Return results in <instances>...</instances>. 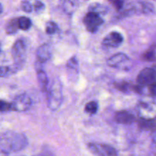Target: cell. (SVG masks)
Here are the masks:
<instances>
[{"label": "cell", "instance_id": "obj_1", "mask_svg": "<svg viewBox=\"0 0 156 156\" xmlns=\"http://www.w3.org/2000/svg\"><path fill=\"white\" fill-rule=\"evenodd\" d=\"M27 145V138L20 133L7 132L0 137V152L5 154L22 150Z\"/></svg>", "mask_w": 156, "mask_h": 156}, {"label": "cell", "instance_id": "obj_2", "mask_svg": "<svg viewBox=\"0 0 156 156\" xmlns=\"http://www.w3.org/2000/svg\"><path fill=\"white\" fill-rule=\"evenodd\" d=\"M47 93V105L49 108L53 111H56L62 105L63 99L62 85L59 79H55L53 81L50 86L49 87Z\"/></svg>", "mask_w": 156, "mask_h": 156}, {"label": "cell", "instance_id": "obj_3", "mask_svg": "<svg viewBox=\"0 0 156 156\" xmlns=\"http://www.w3.org/2000/svg\"><path fill=\"white\" fill-rule=\"evenodd\" d=\"M108 65L117 69L129 71L132 69L133 63L127 55L123 53H118L108 59Z\"/></svg>", "mask_w": 156, "mask_h": 156}, {"label": "cell", "instance_id": "obj_4", "mask_svg": "<svg viewBox=\"0 0 156 156\" xmlns=\"http://www.w3.org/2000/svg\"><path fill=\"white\" fill-rule=\"evenodd\" d=\"M83 23L88 31L91 33H95L99 27L103 24L104 20L99 14L88 12L84 17Z\"/></svg>", "mask_w": 156, "mask_h": 156}, {"label": "cell", "instance_id": "obj_5", "mask_svg": "<svg viewBox=\"0 0 156 156\" xmlns=\"http://www.w3.org/2000/svg\"><path fill=\"white\" fill-rule=\"evenodd\" d=\"M139 85L149 87L156 84V70L153 68H145L140 72L136 78Z\"/></svg>", "mask_w": 156, "mask_h": 156}, {"label": "cell", "instance_id": "obj_6", "mask_svg": "<svg viewBox=\"0 0 156 156\" xmlns=\"http://www.w3.org/2000/svg\"><path fill=\"white\" fill-rule=\"evenodd\" d=\"M88 149L97 156H118L117 152L114 147L103 143H89Z\"/></svg>", "mask_w": 156, "mask_h": 156}, {"label": "cell", "instance_id": "obj_7", "mask_svg": "<svg viewBox=\"0 0 156 156\" xmlns=\"http://www.w3.org/2000/svg\"><path fill=\"white\" fill-rule=\"evenodd\" d=\"M32 104L31 98L27 94H21L17 96L12 102V111L23 112L30 108Z\"/></svg>", "mask_w": 156, "mask_h": 156}, {"label": "cell", "instance_id": "obj_8", "mask_svg": "<svg viewBox=\"0 0 156 156\" xmlns=\"http://www.w3.org/2000/svg\"><path fill=\"white\" fill-rule=\"evenodd\" d=\"M26 50H27V45L26 42L23 39L18 40L14 44L12 48V57L17 64L23 62L26 54Z\"/></svg>", "mask_w": 156, "mask_h": 156}, {"label": "cell", "instance_id": "obj_9", "mask_svg": "<svg viewBox=\"0 0 156 156\" xmlns=\"http://www.w3.org/2000/svg\"><path fill=\"white\" fill-rule=\"evenodd\" d=\"M123 42V37L117 31H112L108 34L102 41V44L106 47L117 48Z\"/></svg>", "mask_w": 156, "mask_h": 156}, {"label": "cell", "instance_id": "obj_10", "mask_svg": "<svg viewBox=\"0 0 156 156\" xmlns=\"http://www.w3.org/2000/svg\"><path fill=\"white\" fill-rule=\"evenodd\" d=\"M139 111L141 114L142 118L155 119L156 117V104L155 102H143L140 105Z\"/></svg>", "mask_w": 156, "mask_h": 156}, {"label": "cell", "instance_id": "obj_11", "mask_svg": "<svg viewBox=\"0 0 156 156\" xmlns=\"http://www.w3.org/2000/svg\"><path fill=\"white\" fill-rule=\"evenodd\" d=\"M51 47L48 44H44L38 47L37 50V57L41 62H46L51 58Z\"/></svg>", "mask_w": 156, "mask_h": 156}, {"label": "cell", "instance_id": "obj_12", "mask_svg": "<svg viewBox=\"0 0 156 156\" xmlns=\"http://www.w3.org/2000/svg\"><path fill=\"white\" fill-rule=\"evenodd\" d=\"M114 120L120 124H131L135 120V117L127 111H120L114 116Z\"/></svg>", "mask_w": 156, "mask_h": 156}, {"label": "cell", "instance_id": "obj_13", "mask_svg": "<svg viewBox=\"0 0 156 156\" xmlns=\"http://www.w3.org/2000/svg\"><path fill=\"white\" fill-rule=\"evenodd\" d=\"M37 77L38 83H39L41 91H43L44 92L48 91L49 79L45 72L41 69H38L37 70Z\"/></svg>", "mask_w": 156, "mask_h": 156}, {"label": "cell", "instance_id": "obj_14", "mask_svg": "<svg viewBox=\"0 0 156 156\" xmlns=\"http://www.w3.org/2000/svg\"><path fill=\"white\" fill-rule=\"evenodd\" d=\"M139 126L143 130H155L156 120L155 119L142 118L139 122Z\"/></svg>", "mask_w": 156, "mask_h": 156}, {"label": "cell", "instance_id": "obj_15", "mask_svg": "<svg viewBox=\"0 0 156 156\" xmlns=\"http://www.w3.org/2000/svg\"><path fill=\"white\" fill-rule=\"evenodd\" d=\"M19 29L18 18H12L8 21L5 26V31L8 34H14Z\"/></svg>", "mask_w": 156, "mask_h": 156}, {"label": "cell", "instance_id": "obj_16", "mask_svg": "<svg viewBox=\"0 0 156 156\" xmlns=\"http://www.w3.org/2000/svg\"><path fill=\"white\" fill-rule=\"evenodd\" d=\"M88 11L95 12L99 15H105L108 12V9L107 6L100 4V3H92L88 8Z\"/></svg>", "mask_w": 156, "mask_h": 156}, {"label": "cell", "instance_id": "obj_17", "mask_svg": "<svg viewBox=\"0 0 156 156\" xmlns=\"http://www.w3.org/2000/svg\"><path fill=\"white\" fill-rule=\"evenodd\" d=\"M18 21L19 29L23 30H27L28 29H30V27H31L32 25L31 20L29 18H27V17H20V18H18Z\"/></svg>", "mask_w": 156, "mask_h": 156}, {"label": "cell", "instance_id": "obj_18", "mask_svg": "<svg viewBox=\"0 0 156 156\" xmlns=\"http://www.w3.org/2000/svg\"><path fill=\"white\" fill-rule=\"evenodd\" d=\"M98 110V104L96 101H90L88 104H86L85 108V112L90 114H94L97 113Z\"/></svg>", "mask_w": 156, "mask_h": 156}, {"label": "cell", "instance_id": "obj_19", "mask_svg": "<svg viewBox=\"0 0 156 156\" xmlns=\"http://www.w3.org/2000/svg\"><path fill=\"white\" fill-rule=\"evenodd\" d=\"M143 59L146 61H153L155 59V47H151L146 53L143 54Z\"/></svg>", "mask_w": 156, "mask_h": 156}, {"label": "cell", "instance_id": "obj_20", "mask_svg": "<svg viewBox=\"0 0 156 156\" xmlns=\"http://www.w3.org/2000/svg\"><path fill=\"white\" fill-rule=\"evenodd\" d=\"M46 33L48 34H54L58 31V25L54 21H48L46 24Z\"/></svg>", "mask_w": 156, "mask_h": 156}, {"label": "cell", "instance_id": "obj_21", "mask_svg": "<svg viewBox=\"0 0 156 156\" xmlns=\"http://www.w3.org/2000/svg\"><path fill=\"white\" fill-rule=\"evenodd\" d=\"M21 9L27 13H30L33 10V5L28 0H23L21 3Z\"/></svg>", "mask_w": 156, "mask_h": 156}, {"label": "cell", "instance_id": "obj_22", "mask_svg": "<svg viewBox=\"0 0 156 156\" xmlns=\"http://www.w3.org/2000/svg\"><path fill=\"white\" fill-rule=\"evenodd\" d=\"M12 111V103L5 101L0 100V112H7Z\"/></svg>", "mask_w": 156, "mask_h": 156}, {"label": "cell", "instance_id": "obj_23", "mask_svg": "<svg viewBox=\"0 0 156 156\" xmlns=\"http://www.w3.org/2000/svg\"><path fill=\"white\" fill-rule=\"evenodd\" d=\"M108 1L117 11L121 10L124 5V0H108Z\"/></svg>", "mask_w": 156, "mask_h": 156}, {"label": "cell", "instance_id": "obj_24", "mask_svg": "<svg viewBox=\"0 0 156 156\" xmlns=\"http://www.w3.org/2000/svg\"><path fill=\"white\" fill-rule=\"evenodd\" d=\"M33 9H34L35 12H41L44 10V9H45V5H44V4L41 1L36 0V1H34V2Z\"/></svg>", "mask_w": 156, "mask_h": 156}, {"label": "cell", "instance_id": "obj_25", "mask_svg": "<svg viewBox=\"0 0 156 156\" xmlns=\"http://www.w3.org/2000/svg\"><path fill=\"white\" fill-rule=\"evenodd\" d=\"M116 87H117V89H119L120 91H123V92H128L129 88V85L127 82H120V83L116 84Z\"/></svg>", "mask_w": 156, "mask_h": 156}, {"label": "cell", "instance_id": "obj_26", "mask_svg": "<svg viewBox=\"0 0 156 156\" xmlns=\"http://www.w3.org/2000/svg\"><path fill=\"white\" fill-rule=\"evenodd\" d=\"M67 67L72 69L77 70L78 67H79V62H78L77 59L76 57L71 58L67 63Z\"/></svg>", "mask_w": 156, "mask_h": 156}, {"label": "cell", "instance_id": "obj_27", "mask_svg": "<svg viewBox=\"0 0 156 156\" xmlns=\"http://www.w3.org/2000/svg\"><path fill=\"white\" fill-rule=\"evenodd\" d=\"M9 73V68L8 66H0V77L7 76Z\"/></svg>", "mask_w": 156, "mask_h": 156}, {"label": "cell", "instance_id": "obj_28", "mask_svg": "<svg viewBox=\"0 0 156 156\" xmlns=\"http://www.w3.org/2000/svg\"><path fill=\"white\" fill-rule=\"evenodd\" d=\"M2 10H3L2 5V4H1V3H0V14H1L2 12Z\"/></svg>", "mask_w": 156, "mask_h": 156}, {"label": "cell", "instance_id": "obj_29", "mask_svg": "<svg viewBox=\"0 0 156 156\" xmlns=\"http://www.w3.org/2000/svg\"><path fill=\"white\" fill-rule=\"evenodd\" d=\"M153 143H154V144H155V146H156V135L155 136H154V138H153Z\"/></svg>", "mask_w": 156, "mask_h": 156}, {"label": "cell", "instance_id": "obj_30", "mask_svg": "<svg viewBox=\"0 0 156 156\" xmlns=\"http://www.w3.org/2000/svg\"><path fill=\"white\" fill-rule=\"evenodd\" d=\"M35 156H40V155H35Z\"/></svg>", "mask_w": 156, "mask_h": 156}]
</instances>
